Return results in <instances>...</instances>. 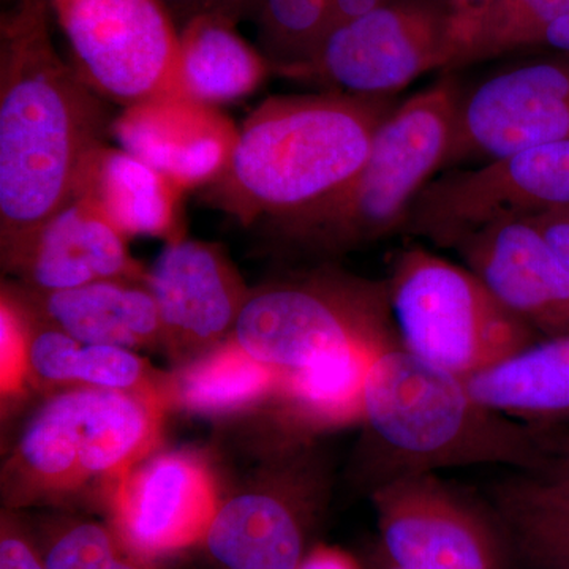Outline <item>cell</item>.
<instances>
[{"label": "cell", "mask_w": 569, "mask_h": 569, "mask_svg": "<svg viewBox=\"0 0 569 569\" xmlns=\"http://www.w3.org/2000/svg\"><path fill=\"white\" fill-rule=\"evenodd\" d=\"M111 126L96 92L59 58L47 0H18L0 26L2 263L73 200Z\"/></svg>", "instance_id": "1"}, {"label": "cell", "mask_w": 569, "mask_h": 569, "mask_svg": "<svg viewBox=\"0 0 569 569\" xmlns=\"http://www.w3.org/2000/svg\"><path fill=\"white\" fill-rule=\"evenodd\" d=\"M397 104L332 91L272 97L239 129L206 198L249 227L302 211L353 178Z\"/></svg>", "instance_id": "2"}, {"label": "cell", "mask_w": 569, "mask_h": 569, "mask_svg": "<svg viewBox=\"0 0 569 569\" xmlns=\"http://www.w3.org/2000/svg\"><path fill=\"white\" fill-rule=\"evenodd\" d=\"M362 425L373 488L408 475L485 463L537 473L553 447L538 427L481 406L462 378L427 365L402 343L373 359Z\"/></svg>", "instance_id": "3"}, {"label": "cell", "mask_w": 569, "mask_h": 569, "mask_svg": "<svg viewBox=\"0 0 569 569\" xmlns=\"http://www.w3.org/2000/svg\"><path fill=\"white\" fill-rule=\"evenodd\" d=\"M460 86L451 73L397 104L362 167L318 203L266 223L291 252L339 254L400 231L413 201L441 171Z\"/></svg>", "instance_id": "4"}, {"label": "cell", "mask_w": 569, "mask_h": 569, "mask_svg": "<svg viewBox=\"0 0 569 569\" xmlns=\"http://www.w3.org/2000/svg\"><path fill=\"white\" fill-rule=\"evenodd\" d=\"M162 397L69 387L50 397L22 430L9 468L13 501L66 493L84 482L108 488L159 440Z\"/></svg>", "instance_id": "5"}, {"label": "cell", "mask_w": 569, "mask_h": 569, "mask_svg": "<svg viewBox=\"0 0 569 569\" xmlns=\"http://www.w3.org/2000/svg\"><path fill=\"white\" fill-rule=\"evenodd\" d=\"M387 283L403 348L462 380L541 339L467 266L425 247L400 250Z\"/></svg>", "instance_id": "6"}, {"label": "cell", "mask_w": 569, "mask_h": 569, "mask_svg": "<svg viewBox=\"0 0 569 569\" xmlns=\"http://www.w3.org/2000/svg\"><path fill=\"white\" fill-rule=\"evenodd\" d=\"M231 337L279 376L347 348L400 343L387 280L329 269L250 291Z\"/></svg>", "instance_id": "7"}, {"label": "cell", "mask_w": 569, "mask_h": 569, "mask_svg": "<svg viewBox=\"0 0 569 569\" xmlns=\"http://www.w3.org/2000/svg\"><path fill=\"white\" fill-rule=\"evenodd\" d=\"M458 52L448 0H388L336 24L295 80L358 97H395L429 71L451 73Z\"/></svg>", "instance_id": "8"}, {"label": "cell", "mask_w": 569, "mask_h": 569, "mask_svg": "<svg viewBox=\"0 0 569 569\" xmlns=\"http://www.w3.org/2000/svg\"><path fill=\"white\" fill-rule=\"evenodd\" d=\"M74 70L93 92L133 107L189 99L181 70V37L160 0H51Z\"/></svg>", "instance_id": "9"}, {"label": "cell", "mask_w": 569, "mask_h": 569, "mask_svg": "<svg viewBox=\"0 0 569 569\" xmlns=\"http://www.w3.org/2000/svg\"><path fill=\"white\" fill-rule=\"evenodd\" d=\"M569 209V141L438 173L413 201L403 231L437 246L498 220Z\"/></svg>", "instance_id": "10"}, {"label": "cell", "mask_w": 569, "mask_h": 569, "mask_svg": "<svg viewBox=\"0 0 569 569\" xmlns=\"http://www.w3.org/2000/svg\"><path fill=\"white\" fill-rule=\"evenodd\" d=\"M569 141V56L497 71L460 89L455 129L440 173Z\"/></svg>", "instance_id": "11"}, {"label": "cell", "mask_w": 569, "mask_h": 569, "mask_svg": "<svg viewBox=\"0 0 569 569\" xmlns=\"http://www.w3.org/2000/svg\"><path fill=\"white\" fill-rule=\"evenodd\" d=\"M381 552L403 569H503L492 523L436 473L372 490Z\"/></svg>", "instance_id": "12"}, {"label": "cell", "mask_w": 569, "mask_h": 569, "mask_svg": "<svg viewBox=\"0 0 569 569\" xmlns=\"http://www.w3.org/2000/svg\"><path fill=\"white\" fill-rule=\"evenodd\" d=\"M220 503L211 468L187 451L148 456L108 488L111 526L153 561L200 545Z\"/></svg>", "instance_id": "13"}, {"label": "cell", "mask_w": 569, "mask_h": 569, "mask_svg": "<svg viewBox=\"0 0 569 569\" xmlns=\"http://www.w3.org/2000/svg\"><path fill=\"white\" fill-rule=\"evenodd\" d=\"M162 325V342L193 361L233 336L250 290L219 247L170 239L146 274Z\"/></svg>", "instance_id": "14"}, {"label": "cell", "mask_w": 569, "mask_h": 569, "mask_svg": "<svg viewBox=\"0 0 569 569\" xmlns=\"http://www.w3.org/2000/svg\"><path fill=\"white\" fill-rule=\"evenodd\" d=\"M451 247L497 301L541 339L569 335V271L531 220H498Z\"/></svg>", "instance_id": "15"}, {"label": "cell", "mask_w": 569, "mask_h": 569, "mask_svg": "<svg viewBox=\"0 0 569 569\" xmlns=\"http://www.w3.org/2000/svg\"><path fill=\"white\" fill-rule=\"evenodd\" d=\"M320 493L310 468L288 470L271 488L222 501L194 548L212 569H299Z\"/></svg>", "instance_id": "16"}, {"label": "cell", "mask_w": 569, "mask_h": 569, "mask_svg": "<svg viewBox=\"0 0 569 569\" xmlns=\"http://www.w3.org/2000/svg\"><path fill=\"white\" fill-rule=\"evenodd\" d=\"M112 137L130 156L151 164L182 190L209 186L227 170L239 129L211 104L153 100L123 108Z\"/></svg>", "instance_id": "17"}, {"label": "cell", "mask_w": 569, "mask_h": 569, "mask_svg": "<svg viewBox=\"0 0 569 569\" xmlns=\"http://www.w3.org/2000/svg\"><path fill=\"white\" fill-rule=\"evenodd\" d=\"M3 266L37 293L71 290L100 280H146L123 236L96 206L74 197L41 224Z\"/></svg>", "instance_id": "18"}, {"label": "cell", "mask_w": 569, "mask_h": 569, "mask_svg": "<svg viewBox=\"0 0 569 569\" xmlns=\"http://www.w3.org/2000/svg\"><path fill=\"white\" fill-rule=\"evenodd\" d=\"M24 309L82 346L140 350L162 342V325L144 280H100L71 290H29Z\"/></svg>", "instance_id": "19"}, {"label": "cell", "mask_w": 569, "mask_h": 569, "mask_svg": "<svg viewBox=\"0 0 569 569\" xmlns=\"http://www.w3.org/2000/svg\"><path fill=\"white\" fill-rule=\"evenodd\" d=\"M182 193L178 183L151 164L103 142L86 160L74 197L96 206L127 238L174 239Z\"/></svg>", "instance_id": "20"}, {"label": "cell", "mask_w": 569, "mask_h": 569, "mask_svg": "<svg viewBox=\"0 0 569 569\" xmlns=\"http://www.w3.org/2000/svg\"><path fill=\"white\" fill-rule=\"evenodd\" d=\"M481 406L545 427L569 419V335L542 337L463 380Z\"/></svg>", "instance_id": "21"}, {"label": "cell", "mask_w": 569, "mask_h": 569, "mask_svg": "<svg viewBox=\"0 0 569 569\" xmlns=\"http://www.w3.org/2000/svg\"><path fill=\"white\" fill-rule=\"evenodd\" d=\"M181 70L189 99L211 104L230 103L260 88L271 63L238 31L236 21L201 14L183 24Z\"/></svg>", "instance_id": "22"}, {"label": "cell", "mask_w": 569, "mask_h": 569, "mask_svg": "<svg viewBox=\"0 0 569 569\" xmlns=\"http://www.w3.org/2000/svg\"><path fill=\"white\" fill-rule=\"evenodd\" d=\"M383 350L351 347L305 369L282 373L274 397L291 425L317 432L362 422L367 376Z\"/></svg>", "instance_id": "23"}, {"label": "cell", "mask_w": 569, "mask_h": 569, "mask_svg": "<svg viewBox=\"0 0 569 569\" xmlns=\"http://www.w3.org/2000/svg\"><path fill=\"white\" fill-rule=\"evenodd\" d=\"M280 376L230 337L208 353L187 362L168 381V396L187 410L231 413L276 396Z\"/></svg>", "instance_id": "24"}, {"label": "cell", "mask_w": 569, "mask_h": 569, "mask_svg": "<svg viewBox=\"0 0 569 569\" xmlns=\"http://www.w3.org/2000/svg\"><path fill=\"white\" fill-rule=\"evenodd\" d=\"M569 14V0H485L456 10V52L451 71L541 44L550 26Z\"/></svg>", "instance_id": "25"}, {"label": "cell", "mask_w": 569, "mask_h": 569, "mask_svg": "<svg viewBox=\"0 0 569 569\" xmlns=\"http://www.w3.org/2000/svg\"><path fill=\"white\" fill-rule=\"evenodd\" d=\"M498 518L533 569H569V503L535 477L498 486Z\"/></svg>", "instance_id": "26"}, {"label": "cell", "mask_w": 569, "mask_h": 569, "mask_svg": "<svg viewBox=\"0 0 569 569\" xmlns=\"http://www.w3.org/2000/svg\"><path fill=\"white\" fill-rule=\"evenodd\" d=\"M247 14L272 70L288 78L313 61L336 26L331 0H250Z\"/></svg>", "instance_id": "27"}, {"label": "cell", "mask_w": 569, "mask_h": 569, "mask_svg": "<svg viewBox=\"0 0 569 569\" xmlns=\"http://www.w3.org/2000/svg\"><path fill=\"white\" fill-rule=\"evenodd\" d=\"M48 569H160L127 545L111 523L66 520L39 545Z\"/></svg>", "instance_id": "28"}, {"label": "cell", "mask_w": 569, "mask_h": 569, "mask_svg": "<svg viewBox=\"0 0 569 569\" xmlns=\"http://www.w3.org/2000/svg\"><path fill=\"white\" fill-rule=\"evenodd\" d=\"M74 387L159 395L140 356L129 348L81 346L74 361Z\"/></svg>", "instance_id": "29"}, {"label": "cell", "mask_w": 569, "mask_h": 569, "mask_svg": "<svg viewBox=\"0 0 569 569\" xmlns=\"http://www.w3.org/2000/svg\"><path fill=\"white\" fill-rule=\"evenodd\" d=\"M24 309V306H22ZM28 318V378L44 387H74V361L82 346L47 321Z\"/></svg>", "instance_id": "30"}, {"label": "cell", "mask_w": 569, "mask_h": 569, "mask_svg": "<svg viewBox=\"0 0 569 569\" xmlns=\"http://www.w3.org/2000/svg\"><path fill=\"white\" fill-rule=\"evenodd\" d=\"M0 372L2 392L17 395L28 378V318L20 302L3 291L0 306Z\"/></svg>", "instance_id": "31"}, {"label": "cell", "mask_w": 569, "mask_h": 569, "mask_svg": "<svg viewBox=\"0 0 569 569\" xmlns=\"http://www.w3.org/2000/svg\"><path fill=\"white\" fill-rule=\"evenodd\" d=\"M0 569H48L39 545L6 516L0 529Z\"/></svg>", "instance_id": "32"}, {"label": "cell", "mask_w": 569, "mask_h": 569, "mask_svg": "<svg viewBox=\"0 0 569 569\" xmlns=\"http://www.w3.org/2000/svg\"><path fill=\"white\" fill-rule=\"evenodd\" d=\"M168 11L186 24L201 14H220L238 22L246 17L250 0H160Z\"/></svg>", "instance_id": "33"}, {"label": "cell", "mask_w": 569, "mask_h": 569, "mask_svg": "<svg viewBox=\"0 0 569 569\" xmlns=\"http://www.w3.org/2000/svg\"><path fill=\"white\" fill-rule=\"evenodd\" d=\"M531 477L537 478L553 496L569 503V437L559 443L553 441L548 463Z\"/></svg>", "instance_id": "34"}, {"label": "cell", "mask_w": 569, "mask_h": 569, "mask_svg": "<svg viewBox=\"0 0 569 569\" xmlns=\"http://www.w3.org/2000/svg\"><path fill=\"white\" fill-rule=\"evenodd\" d=\"M529 220L541 231L569 271V209L541 213Z\"/></svg>", "instance_id": "35"}, {"label": "cell", "mask_w": 569, "mask_h": 569, "mask_svg": "<svg viewBox=\"0 0 569 569\" xmlns=\"http://www.w3.org/2000/svg\"><path fill=\"white\" fill-rule=\"evenodd\" d=\"M299 569H366L361 561L337 546L317 545L307 550Z\"/></svg>", "instance_id": "36"}, {"label": "cell", "mask_w": 569, "mask_h": 569, "mask_svg": "<svg viewBox=\"0 0 569 569\" xmlns=\"http://www.w3.org/2000/svg\"><path fill=\"white\" fill-rule=\"evenodd\" d=\"M388 0H331L336 24L353 21L387 3Z\"/></svg>", "instance_id": "37"}, {"label": "cell", "mask_w": 569, "mask_h": 569, "mask_svg": "<svg viewBox=\"0 0 569 569\" xmlns=\"http://www.w3.org/2000/svg\"><path fill=\"white\" fill-rule=\"evenodd\" d=\"M541 44H546V47L552 48L561 54L569 56V14L561 18L556 24L550 26Z\"/></svg>", "instance_id": "38"}, {"label": "cell", "mask_w": 569, "mask_h": 569, "mask_svg": "<svg viewBox=\"0 0 569 569\" xmlns=\"http://www.w3.org/2000/svg\"><path fill=\"white\" fill-rule=\"evenodd\" d=\"M370 569H403L400 567H397V565L392 563L391 560L388 559L387 556H385L383 552H381V549L378 548L376 550V553L372 556V565H370Z\"/></svg>", "instance_id": "39"}, {"label": "cell", "mask_w": 569, "mask_h": 569, "mask_svg": "<svg viewBox=\"0 0 569 569\" xmlns=\"http://www.w3.org/2000/svg\"><path fill=\"white\" fill-rule=\"evenodd\" d=\"M448 2L455 10H468L481 6L485 0H448Z\"/></svg>", "instance_id": "40"}, {"label": "cell", "mask_w": 569, "mask_h": 569, "mask_svg": "<svg viewBox=\"0 0 569 569\" xmlns=\"http://www.w3.org/2000/svg\"><path fill=\"white\" fill-rule=\"evenodd\" d=\"M569 437V436H568Z\"/></svg>", "instance_id": "41"}]
</instances>
